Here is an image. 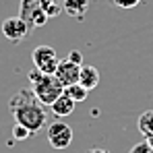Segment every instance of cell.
<instances>
[{
	"instance_id": "cell-2",
	"label": "cell",
	"mask_w": 153,
	"mask_h": 153,
	"mask_svg": "<svg viewBox=\"0 0 153 153\" xmlns=\"http://www.w3.org/2000/svg\"><path fill=\"white\" fill-rule=\"evenodd\" d=\"M27 76H29V83H31L29 89L33 91V95L44 105H50L64 91V87L60 85V81L54 75H46V73H39L37 68H33V71H29Z\"/></svg>"
},
{
	"instance_id": "cell-15",
	"label": "cell",
	"mask_w": 153,
	"mask_h": 153,
	"mask_svg": "<svg viewBox=\"0 0 153 153\" xmlns=\"http://www.w3.org/2000/svg\"><path fill=\"white\" fill-rule=\"evenodd\" d=\"M114 8H134L141 4V0H108Z\"/></svg>"
},
{
	"instance_id": "cell-8",
	"label": "cell",
	"mask_w": 153,
	"mask_h": 153,
	"mask_svg": "<svg viewBox=\"0 0 153 153\" xmlns=\"http://www.w3.org/2000/svg\"><path fill=\"white\" fill-rule=\"evenodd\" d=\"M75 105H76V103L73 102L64 91H62V93L50 103V110H52V114H54L56 118H64V116H68V114L75 112Z\"/></svg>"
},
{
	"instance_id": "cell-16",
	"label": "cell",
	"mask_w": 153,
	"mask_h": 153,
	"mask_svg": "<svg viewBox=\"0 0 153 153\" xmlns=\"http://www.w3.org/2000/svg\"><path fill=\"white\" fill-rule=\"evenodd\" d=\"M128 153H151V147L147 145V141H143V143H137L134 147H130Z\"/></svg>"
},
{
	"instance_id": "cell-1",
	"label": "cell",
	"mask_w": 153,
	"mask_h": 153,
	"mask_svg": "<svg viewBox=\"0 0 153 153\" xmlns=\"http://www.w3.org/2000/svg\"><path fill=\"white\" fill-rule=\"evenodd\" d=\"M8 110H10L15 122L31 130L33 134L48 124V112H46L44 103L33 95L31 89L17 91L8 102Z\"/></svg>"
},
{
	"instance_id": "cell-18",
	"label": "cell",
	"mask_w": 153,
	"mask_h": 153,
	"mask_svg": "<svg viewBox=\"0 0 153 153\" xmlns=\"http://www.w3.org/2000/svg\"><path fill=\"white\" fill-rule=\"evenodd\" d=\"M87 153H110L108 149H103V147H93V149H89Z\"/></svg>"
},
{
	"instance_id": "cell-13",
	"label": "cell",
	"mask_w": 153,
	"mask_h": 153,
	"mask_svg": "<svg viewBox=\"0 0 153 153\" xmlns=\"http://www.w3.org/2000/svg\"><path fill=\"white\" fill-rule=\"evenodd\" d=\"M37 2H39L42 10H44L48 17H52V19L62 13V0H37Z\"/></svg>"
},
{
	"instance_id": "cell-12",
	"label": "cell",
	"mask_w": 153,
	"mask_h": 153,
	"mask_svg": "<svg viewBox=\"0 0 153 153\" xmlns=\"http://www.w3.org/2000/svg\"><path fill=\"white\" fill-rule=\"evenodd\" d=\"M137 126H139V132H141L143 137L151 134L153 132V110H147V112H143V114L139 116Z\"/></svg>"
},
{
	"instance_id": "cell-3",
	"label": "cell",
	"mask_w": 153,
	"mask_h": 153,
	"mask_svg": "<svg viewBox=\"0 0 153 153\" xmlns=\"http://www.w3.org/2000/svg\"><path fill=\"white\" fill-rule=\"evenodd\" d=\"M31 60H33V68L46 75H54L58 66V54L52 46H37L31 52Z\"/></svg>"
},
{
	"instance_id": "cell-4",
	"label": "cell",
	"mask_w": 153,
	"mask_h": 153,
	"mask_svg": "<svg viewBox=\"0 0 153 153\" xmlns=\"http://www.w3.org/2000/svg\"><path fill=\"white\" fill-rule=\"evenodd\" d=\"M19 17H21L31 29L44 27L48 23V19H50V17L42 10V6H39L37 0H21V13H19Z\"/></svg>"
},
{
	"instance_id": "cell-9",
	"label": "cell",
	"mask_w": 153,
	"mask_h": 153,
	"mask_svg": "<svg viewBox=\"0 0 153 153\" xmlns=\"http://www.w3.org/2000/svg\"><path fill=\"white\" fill-rule=\"evenodd\" d=\"M100 71L95 68V66H91V64H81V73H79V83L87 89V91H91V89H95L97 85H100Z\"/></svg>"
},
{
	"instance_id": "cell-5",
	"label": "cell",
	"mask_w": 153,
	"mask_h": 153,
	"mask_svg": "<svg viewBox=\"0 0 153 153\" xmlns=\"http://www.w3.org/2000/svg\"><path fill=\"white\" fill-rule=\"evenodd\" d=\"M48 143L54 149H66L73 143V128L60 120L48 124Z\"/></svg>"
},
{
	"instance_id": "cell-19",
	"label": "cell",
	"mask_w": 153,
	"mask_h": 153,
	"mask_svg": "<svg viewBox=\"0 0 153 153\" xmlns=\"http://www.w3.org/2000/svg\"><path fill=\"white\" fill-rule=\"evenodd\" d=\"M145 141H147V145L151 147V151H153V132H151V134H147V137H145Z\"/></svg>"
},
{
	"instance_id": "cell-7",
	"label": "cell",
	"mask_w": 153,
	"mask_h": 153,
	"mask_svg": "<svg viewBox=\"0 0 153 153\" xmlns=\"http://www.w3.org/2000/svg\"><path fill=\"white\" fill-rule=\"evenodd\" d=\"M79 73H81V64L64 58V60H58V66L54 71V76L60 81L62 87H66V85L79 83Z\"/></svg>"
},
{
	"instance_id": "cell-10",
	"label": "cell",
	"mask_w": 153,
	"mask_h": 153,
	"mask_svg": "<svg viewBox=\"0 0 153 153\" xmlns=\"http://www.w3.org/2000/svg\"><path fill=\"white\" fill-rule=\"evenodd\" d=\"M89 0H62V10L68 15V17H75V19H83L89 10Z\"/></svg>"
},
{
	"instance_id": "cell-14",
	"label": "cell",
	"mask_w": 153,
	"mask_h": 153,
	"mask_svg": "<svg viewBox=\"0 0 153 153\" xmlns=\"http://www.w3.org/2000/svg\"><path fill=\"white\" fill-rule=\"evenodd\" d=\"M31 134H33L31 130H27L25 126H21V124L15 122V126H13V139H15V141H27Z\"/></svg>"
},
{
	"instance_id": "cell-17",
	"label": "cell",
	"mask_w": 153,
	"mask_h": 153,
	"mask_svg": "<svg viewBox=\"0 0 153 153\" xmlns=\"http://www.w3.org/2000/svg\"><path fill=\"white\" fill-rule=\"evenodd\" d=\"M68 60H73V62H76V64H83V56H81V52H79V50L71 52V54H68Z\"/></svg>"
},
{
	"instance_id": "cell-6",
	"label": "cell",
	"mask_w": 153,
	"mask_h": 153,
	"mask_svg": "<svg viewBox=\"0 0 153 153\" xmlns=\"http://www.w3.org/2000/svg\"><path fill=\"white\" fill-rule=\"evenodd\" d=\"M29 31H31V27L27 25L19 15L17 17H8V19L2 21V33H4V37L10 44H21L29 35Z\"/></svg>"
},
{
	"instance_id": "cell-11",
	"label": "cell",
	"mask_w": 153,
	"mask_h": 153,
	"mask_svg": "<svg viewBox=\"0 0 153 153\" xmlns=\"http://www.w3.org/2000/svg\"><path fill=\"white\" fill-rule=\"evenodd\" d=\"M64 93L73 100L75 103H81V102H85L87 100V95H89V91L81 85V83H73V85H66L64 87Z\"/></svg>"
}]
</instances>
